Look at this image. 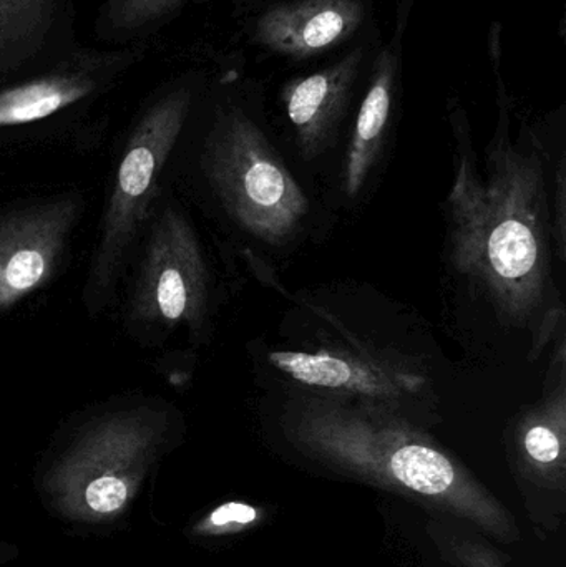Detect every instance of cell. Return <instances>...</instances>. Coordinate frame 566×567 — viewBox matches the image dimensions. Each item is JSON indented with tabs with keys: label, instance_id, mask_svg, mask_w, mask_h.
I'll list each match as a JSON object with an SVG mask.
<instances>
[{
	"label": "cell",
	"instance_id": "cell-8",
	"mask_svg": "<svg viewBox=\"0 0 566 567\" xmlns=\"http://www.w3.org/2000/svg\"><path fill=\"white\" fill-rule=\"evenodd\" d=\"M83 208L80 193H62L0 209V312L55 279Z\"/></svg>",
	"mask_w": 566,
	"mask_h": 567
},
{
	"label": "cell",
	"instance_id": "cell-7",
	"mask_svg": "<svg viewBox=\"0 0 566 567\" xmlns=\"http://www.w3.org/2000/svg\"><path fill=\"white\" fill-rule=\"evenodd\" d=\"M372 17V0H245L239 30L259 56L306 63L358 42Z\"/></svg>",
	"mask_w": 566,
	"mask_h": 567
},
{
	"label": "cell",
	"instance_id": "cell-9",
	"mask_svg": "<svg viewBox=\"0 0 566 567\" xmlns=\"http://www.w3.org/2000/svg\"><path fill=\"white\" fill-rule=\"evenodd\" d=\"M268 363L289 382L315 395L372 403L418 422L409 406L418 405L425 379L402 363L385 362L368 350L332 346L272 350Z\"/></svg>",
	"mask_w": 566,
	"mask_h": 567
},
{
	"label": "cell",
	"instance_id": "cell-10",
	"mask_svg": "<svg viewBox=\"0 0 566 567\" xmlns=\"http://www.w3.org/2000/svg\"><path fill=\"white\" fill-rule=\"evenodd\" d=\"M378 45L379 40L366 33L328 65L282 83L279 106L305 162L319 158L338 143Z\"/></svg>",
	"mask_w": 566,
	"mask_h": 567
},
{
	"label": "cell",
	"instance_id": "cell-3",
	"mask_svg": "<svg viewBox=\"0 0 566 567\" xmlns=\"http://www.w3.org/2000/svg\"><path fill=\"white\" fill-rule=\"evenodd\" d=\"M256 105L255 89L235 70L208 79L193 113L202 125V172L239 233L266 248H288L301 238L311 203Z\"/></svg>",
	"mask_w": 566,
	"mask_h": 567
},
{
	"label": "cell",
	"instance_id": "cell-13",
	"mask_svg": "<svg viewBox=\"0 0 566 567\" xmlns=\"http://www.w3.org/2000/svg\"><path fill=\"white\" fill-rule=\"evenodd\" d=\"M73 0H0V82L49 69L80 45Z\"/></svg>",
	"mask_w": 566,
	"mask_h": 567
},
{
	"label": "cell",
	"instance_id": "cell-18",
	"mask_svg": "<svg viewBox=\"0 0 566 567\" xmlns=\"http://www.w3.org/2000/svg\"><path fill=\"white\" fill-rule=\"evenodd\" d=\"M554 202H552V238L557 258L565 261L566 246V163L565 153L558 158L554 178Z\"/></svg>",
	"mask_w": 566,
	"mask_h": 567
},
{
	"label": "cell",
	"instance_id": "cell-4",
	"mask_svg": "<svg viewBox=\"0 0 566 567\" xmlns=\"http://www.w3.org/2000/svg\"><path fill=\"white\" fill-rule=\"evenodd\" d=\"M208 75L186 70L159 83L133 116L100 225L83 302L92 313L112 303L143 226L152 218L159 182L182 143Z\"/></svg>",
	"mask_w": 566,
	"mask_h": 567
},
{
	"label": "cell",
	"instance_id": "cell-12",
	"mask_svg": "<svg viewBox=\"0 0 566 567\" xmlns=\"http://www.w3.org/2000/svg\"><path fill=\"white\" fill-rule=\"evenodd\" d=\"M508 453L532 518L544 516L542 525H548L547 515L560 518L566 489L565 359L544 399L518 413Z\"/></svg>",
	"mask_w": 566,
	"mask_h": 567
},
{
	"label": "cell",
	"instance_id": "cell-17",
	"mask_svg": "<svg viewBox=\"0 0 566 567\" xmlns=\"http://www.w3.org/2000/svg\"><path fill=\"white\" fill-rule=\"evenodd\" d=\"M128 498L126 483L120 476L103 475L90 482L85 489L86 505L96 513H113Z\"/></svg>",
	"mask_w": 566,
	"mask_h": 567
},
{
	"label": "cell",
	"instance_id": "cell-11",
	"mask_svg": "<svg viewBox=\"0 0 566 567\" xmlns=\"http://www.w3.org/2000/svg\"><path fill=\"white\" fill-rule=\"evenodd\" d=\"M414 3L415 0H398L391 35L388 42L375 47L369 63L342 165V192L349 199L359 198L364 192L394 133L402 96L405 39Z\"/></svg>",
	"mask_w": 566,
	"mask_h": 567
},
{
	"label": "cell",
	"instance_id": "cell-15",
	"mask_svg": "<svg viewBox=\"0 0 566 567\" xmlns=\"http://www.w3.org/2000/svg\"><path fill=\"white\" fill-rule=\"evenodd\" d=\"M429 536L445 561L459 567H507L504 553L497 551L474 526L451 516H434Z\"/></svg>",
	"mask_w": 566,
	"mask_h": 567
},
{
	"label": "cell",
	"instance_id": "cell-2",
	"mask_svg": "<svg viewBox=\"0 0 566 567\" xmlns=\"http://www.w3.org/2000/svg\"><path fill=\"white\" fill-rule=\"evenodd\" d=\"M281 430L292 450L319 466L404 496L432 516L462 519L505 545L521 542L511 512L457 456L402 413L305 393L285 406Z\"/></svg>",
	"mask_w": 566,
	"mask_h": 567
},
{
	"label": "cell",
	"instance_id": "cell-14",
	"mask_svg": "<svg viewBox=\"0 0 566 567\" xmlns=\"http://www.w3.org/2000/svg\"><path fill=\"white\" fill-rule=\"evenodd\" d=\"M192 0H100L93 33L100 43H150L175 22Z\"/></svg>",
	"mask_w": 566,
	"mask_h": 567
},
{
	"label": "cell",
	"instance_id": "cell-1",
	"mask_svg": "<svg viewBox=\"0 0 566 567\" xmlns=\"http://www.w3.org/2000/svg\"><path fill=\"white\" fill-rule=\"evenodd\" d=\"M502 25L488 32V56L497 95V125L482 173L467 112L457 96L447 102L454 140V183L447 198L449 251L459 275L474 284L511 326L538 322L534 352H542L564 306L550 297L552 216L547 148L537 130L522 123L512 136L514 99L504 76ZM555 255V251H554Z\"/></svg>",
	"mask_w": 566,
	"mask_h": 567
},
{
	"label": "cell",
	"instance_id": "cell-16",
	"mask_svg": "<svg viewBox=\"0 0 566 567\" xmlns=\"http://www.w3.org/2000/svg\"><path fill=\"white\" fill-rule=\"evenodd\" d=\"M263 512L258 506L245 502H229L216 508L206 519L205 532L208 533H241L259 525Z\"/></svg>",
	"mask_w": 566,
	"mask_h": 567
},
{
	"label": "cell",
	"instance_id": "cell-5",
	"mask_svg": "<svg viewBox=\"0 0 566 567\" xmlns=\"http://www.w3.org/2000/svg\"><path fill=\"white\" fill-rule=\"evenodd\" d=\"M148 223L126 323L146 342L179 329L199 339L212 310V276L195 226L175 202L155 206Z\"/></svg>",
	"mask_w": 566,
	"mask_h": 567
},
{
	"label": "cell",
	"instance_id": "cell-6",
	"mask_svg": "<svg viewBox=\"0 0 566 567\" xmlns=\"http://www.w3.org/2000/svg\"><path fill=\"white\" fill-rule=\"evenodd\" d=\"M148 52L146 42L110 49L80 43L42 72L0 82V142L82 118L113 93Z\"/></svg>",
	"mask_w": 566,
	"mask_h": 567
}]
</instances>
